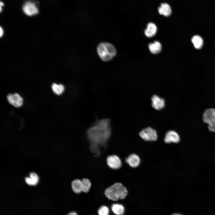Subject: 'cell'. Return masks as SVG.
<instances>
[{"label": "cell", "instance_id": "1", "mask_svg": "<svg viewBox=\"0 0 215 215\" xmlns=\"http://www.w3.org/2000/svg\"><path fill=\"white\" fill-rule=\"evenodd\" d=\"M110 121L108 118L99 120L87 130L85 133L90 144L106 148L112 134Z\"/></svg>", "mask_w": 215, "mask_h": 215}, {"label": "cell", "instance_id": "19", "mask_svg": "<svg viewBox=\"0 0 215 215\" xmlns=\"http://www.w3.org/2000/svg\"><path fill=\"white\" fill-rule=\"evenodd\" d=\"M81 180L82 186V192L86 193H88L92 186L91 181L87 178H84Z\"/></svg>", "mask_w": 215, "mask_h": 215}, {"label": "cell", "instance_id": "14", "mask_svg": "<svg viewBox=\"0 0 215 215\" xmlns=\"http://www.w3.org/2000/svg\"><path fill=\"white\" fill-rule=\"evenodd\" d=\"M157 32V27L153 23L150 22L148 24L147 28L145 31V33L146 36L150 38L153 36Z\"/></svg>", "mask_w": 215, "mask_h": 215}, {"label": "cell", "instance_id": "2", "mask_svg": "<svg viewBox=\"0 0 215 215\" xmlns=\"http://www.w3.org/2000/svg\"><path fill=\"white\" fill-rule=\"evenodd\" d=\"M104 193L109 199L117 201L119 199L125 198L128 194V191L122 183L116 182L107 188Z\"/></svg>", "mask_w": 215, "mask_h": 215}, {"label": "cell", "instance_id": "3", "mask_svg": "<svg viewBox=\"0 0 215 215\" xmlns=\"http://www.w3.org/2000/svg\"><path fill=\"white\" fill-rule=\"evenodd\" d=\"M97 50L101 59L105 62L111 60L116 54L114 46L108 42H103L100 43L97 47Z\"/></svg>", "mask_w": 215, "mask_h": 215}, {"label": "cell", "instance_id": "9", "mask_svg": "<svg viewBox=\"0 0 215 215\" xmlns=\"http://www.w3.org/2000/svg\"><path fill=\"white\" fill-rule=\"evenodd\" d=\"M125 162L130 167L133 168L137 167L141 163V159L139 156L135 153L130 154L125 159Z\"/></svg>", "mask_w": 215, "mask_h": 215}, {"label": "cell", "instance_id": "6", "mask_svg": "<svg viewBox=\"0 0 215 215\" xmlns=\"http://www.w3.org/2000/svg\"><path fill=\"white\" fill-rule=\"evenodd\" d=\"M107 164L111 169L116 170L120 169L122 166V161L118 155L113 154L108 156L106 159Z\"/></svg>", "mask_w": 215, "mask_h": 215}, {"label": "cell", "instance_id": "4", "mask_svg": "<svg viewBox=\"0 0 215 215\" xmlns=\"http://www.w3.org/2000/svg\"><path fill=\"white\" fill-rule=\"evenodd\" d=\"M139 134L140 136L145 141H155L158 138L156 130L150 127L143 129L140 132Z\"/></svg>", "mask_w": 215, "mask_h": 215}, {"label": "cell", "instance_id": "24", "mask_svg": "<svg viewBox=\"0 0 215 215\" xmlns=\"http://www.w3.org/2000/svg\"><path fill=\"white\" fill-rule=\"evenodd\" d=\"M67 215H77V214L75 212H71Z\"/></svg>", "mask_w": 215, "mask_h": 215}, {"label": "cell", "instance_id": "5", "mask_svg": "<svg viewBox=\"0 0 215 215\" xmlns=\"http://www.w3.org/2000/svg\"><path fill=\"white\" fill-rule=\"evenodd\" d=\"M202 119L205 123L208 125V127H215V108H211L205 110L203 113Z\"/></svg>", "mask_w": 215, "mask_h": 215}, {"label": "cell", "instance_id": "21", "mask_svg": "<svg viewBox=\"0 0 215 215\" xmlns=\"http://www.w3.org/2000/svg\"><path fill=\"white\" fill-rule=\"evenodd\" d=\"M109 209L105 206H102L98 210L99 215H109Z\"/></svg>", "mask_w": 215, "mask_h": 215}, {"label": "cell", "instance_id": "12", "mask_svg": "<svg viewBox=\"0 0 215 215\" xmlns=\"http://www.w3.org/2000/svg\"><path fill=\"white\" fill-rule=\"evenodd\" d=\"M72 190L76 194H79L82 192V186L81 179H75L71 183Z\"/></svg>", "mask_w": 215, "mask_h": 215}, {"label": "cell", "instance_id": "17", "mask_svg": "<svg viewBox=\"0 0 215 215\" xmlns=\"http://www.w3.org/2000/svg\"><path fill=\"white\" fill-rule=\"evenodd\" d=\"M111 209L113 213L116 215H123L125 212V208L122 205L114 204L111 206Z\"/></svg>", "mask_w": 215, "mask_h": 215}, {"label": "cell", "instance_id": "10", "mask_svg": "<svg viewBox=\"0 0 215 215\" xmlns=\"http://www.w3.org/2000/svg\"><path fill=\"white\" fill-rule=\"evenodd\" d=\"M151 105L153 108L157 110L163 109L165 106V101L164 99L159 96L154 95L151 98Z\"/></svg>", "mask_w": 215, "mask_h": 215}, {"label": "cell", "instance_id": "7", "mask_svg": "<svg viewBox=\"0 0 215 215\" xmlns=\"http://www.w3.org/2000/svg\"><path fill=\"white\" fill-rule=\"evenodd\" d=\"M22 10L26 15L31 16L37 14L38 9L35 4L31 1L26 2L23 5Z\"/></svg>", "mask_w": 215, "mask_h": 215}, {"label": "cell", "instance_id": "23", "mask_svg": "<svg viewBox=\"0 0 215 215\" xmlns=\"http://www.w3.org/2000/svg\"><path fill=\"white\" fill-rule=\"evenodd\" d=\"M3 29L1 28V27L0 28V37H1L3 35Z\"/></svg>", "mask_w": 215, "mask_h": 215}, {"label": "cell", "instance_id": "16", "mask_svg": "<svg viewBox=\"0 0 215 215\" xmlns=\"http://www.w3.org/2000/svg\"><path fill=\"white\" fill-rule=\"evenodd\" d=\"M39 181V178L37 174L34 172H31L30 174V177L25 178L26 183L30 185H35Z\"/></svg>", "mask_w": 215, "mask_h": 215}, {"label": "cell", "instance_id": "8", "mask_svg": "<svg viewBox=\"0 0 215 215\" xmlns=\"http://www.w3.org/2000/svg\"><path fill=\"white\" fill-rule=\"evenodd\" d=\"M180 141L179 135L176 131L173 130L167 131L164 138V141L166 143H178Z\"/></svg>", "mask_w": 215, "mask_h": 215}, {"label": "cell", "instance_id": "18", "mask_svg": "<svg viewBox=\"0 0 215 215\" xmlns=\"http://www.w3.org/2000/svg\"><path fill=\"white\" fill-rule=\"evenodd\" d=\"M191 41L194 47L196 49H200L203 45V39L199 36L196 35L194 36L192 38Z\"/></svg>", "mask_w": 215, "mask_h": 215}, {"label": "cell", "instance_id": "15", "mask_svg": "<svg viewBox=\"0 0 215 215\" xmlns=\"http://www.w3.org/2000/svg\"><path fill=\"white\" fill-rule=\"evenodd\" d=\"M148 47L150 52L154 54L160 53L162 50L161 44L157 41H155L153 43L149 44Z\"/></svg>", "mask_w": 215, "mask_h": 215}, {"label": "cell", "instance_id": "25", "mask_svg": "<svg viewBox=\"0 0 215 215\" xmlns=\"http://www.w3.org/2000/svg\"><path fill=\"white\" fill-rule=\"evenodd\" d=\"M172 215H182L180 214H173Z\"/></svg>", "mask_w": 215, "mask_h": 215}, {"label": "cell", "instance_id": "20", "mask_svg": "<svg viewBox=\"0 0 215 215\" xmlns=\"http://www.w3.org/2000/svg\"><path fill=\"white\" fill-rule=\"evenodd\" d=\"M52 88L54 93L58 95H61L64 90V87L62 84L53 83L52 85Z\"/></svg>", "mask_w": 215, "mask_h": 215}, {"label": "cell", "instance_id": "22", "mask_svg": "<svg viewBox=\"0 0 215 215\" xmlns=\"http://www.w3.org/2000/svg\"><path fill=\"white\" fill-rule=\"evenodd\" d=\"M4 3L2 2L1 1L0 3V11L1 12L2 10V7L4 6Z\"/></svg>", "mask_w": 215, "mask_h": 215}, {"label": "cell", "instance_id": "11", "mask_svg": "<svg viewBox=\"0 0 215 215\" xmlns=\"http://www.w3.org/2000/svg\"><path fill=\"white\" fill-rule=\"evenodd\" d=\"M9 102L16 107L21 106L23 104L22 98L18 93L9 94L7 96Z\"/></svg>", "mask_w": 215, "mask_h": 215}, {"label": "cell", "instance_id": "13", "mask_svg": "<svg viewBox=\"0 0 215 215\" xmlns=\"http://www.w3.org/2000/svg\"><path fill=\"white\" fill-rule=\"evenodd\" d=\"M159 13L166 17L169 16L171 13L172 10L170 5L167 3H163L161 4L158 8Z\"/></svg>", "mask_w": 215, "mask_h": 215}]
</instances>
